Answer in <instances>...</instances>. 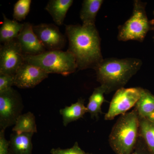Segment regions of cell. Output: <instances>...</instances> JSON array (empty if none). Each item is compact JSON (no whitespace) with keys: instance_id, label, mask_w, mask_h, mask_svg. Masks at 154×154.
Returning a JSON list of instances; mask_svg holds the SVG:
<instances>
[{"instance_id":"obj_3","label":"cell","mask_w":154,"mask_h":154,"mask_svg":"<svg viewBox=\"0 0 154 154\" xmlns=\"http://www.w3.org/2000/svg\"><path fill=\"white\" fill-rule=\"evenodd\" d=\"M140 118L136 109L122 115L110 133L109 142L116 154H131L137 143Z\"/></svg>"},{"instance_id":"obj_7","label":"cell","mask_w":154,"mask_h":154,"mask_svg":"<svg viewBox=\"0 0 154 154\" xmlns=\"http://www.w3.org/2000/svg\"><path fill=\"white\" fill-rule=\"evenodd\" d=\"M140 95V88H122L116 91L105 114V120H112L117 116L125 114L136 105Z\"/></svg>"},{"instance_id":"obj_15","label":"cell","mask_w":154,"mask_h":154,"mask_svg":"<svg viewBox=\"0 0 154 154\" xmlns=\"http://www.w3.org/2000/svg\"><path fill=\"white\" fill-rule=\"evenodd\" d=\"M4 21L0 28V42L2 44L16 39L22 30L24 23L8 19L3 14Z\"/></svg>"},{"instance_id":"obj_27","label":"cell","mask_w":154,"mask_h":154,"mask_svg":"<svg viewBox=\"0 0 154 154\" xmlns=\"http://www.w3.org/2000/svg\"></svg>"},{"instance_id":"obj_6","label":"cell","mask_w":154,"mask_h":154,"mask_svg":"<svg viewBox=\"0 0 154 154\" xmlns=\"http://www.w3.org/2000/svg\"><path fill=\"white\" fill-rule=\"evenodd\" d=\"M23 109L22 96L14 88L0 93V130L14 125Z\"/></svg>"},{"instance_id":"obj_20","label":"cell","mask_w":154,"mask_h":154,"mask_svg":"<svg viewBox=\"0 0 154 154\" xmlns=\"http://www.w3.org/2000/svg\"><path fill=\"white\" fill-rule=\"evenodd\" d=\"M139 130L150 153L154 154V122L146 118H140Z\"/></svg>"},{"instance_id":"obj_1","label":"cell","mask_w":154,"mask_h":154,"mask_svg":"<svg viewBox=\"0 0 154 154\" xmlns=\"http://www.w3.org/2000/svg\"><path fill=\"white\" fill-rule=\"evenodd\" d=\"M67 50L75 58L78 69H95L103 60L101 38L95 25H66Z\"/></svg>"},{"instance_id":"obj_12","label":"cell","mask_w":154,"mask_h":154,"mask_svg":"<svg viewBox=\"0 0 154 154\" xmlns=\"http://www.w3.org/2000/svg\"><path fill=\"white\" fill-rule=\"evenodd\" d=\"M33 133L13 132L9 141L10 154H32Z\"/></svg>"},{"instance_id":"obj_5","label":"cell","mask_w":154,"mask_h":154,"mask_svg":"<svg viewBox=\"0 0 154 154\" xmlns=\"http://www.w3.org/2000/svg\"><path fill=\"white\" fill-rule=\"evenodd\" d=\"M146 3L134 1L132 16L119 29L118 39L143 41L150 29V25L145 11Z\"/></svg>"},{"instance_id":"obj_11","label":"cell","mask_w":154,"mask_h":154,"mask_svg":"<svg viewBox=\"0 0 154 154\" xmlns=\"http://www.w3.org/2000/svg\"><path fill=\"white\" fill-rule=\"evenodd\" d=\"M16 39L25 55H37L46 51L34 33L33 25L29 22L24 23V26Z\"/></svg>"},{"instance_id":"obj_2","label":"cell","mask_w":154,"mask_h":154,"mask_svg":"<svg viewBox=\"0 0 154 154\" xmlns=\"http://www.w3.org/2000/svg\"><path fill=\"white\" fill-rule=\"evenodd\" d=\"M142 62L133 58L103 59L96 69L97 81L104 86L106 94L123 88L140 69Z\"/></svg>"},{"instance_id":"obj_24","label":"cell","mask_w":154,"mask_h":154,"mask_svg":"<svg viewBox=\"0 0 154 154\" xmlns=\"http://www.w3.org/2000/svg\"><path fill=\"white\" fill-rule=\"evenodd\" d=\"M0 154H10L9 141L6 139L5 130H0Z\"/></svg>"},{"instance_id":"obj_9","label":"cell","mask_w":154,"mask_h":154,"mask_svg":"<svg viewBox=\"0 0 154 154\" xmlns=\"http://www.w3.org/2000/svg\"><path fill=\"white\" fill-rule=\"evenodd\" d=\"M33 30L46 51L61 50L65 46V36L53 24L42 23L34 25Z\"/></svg>"},{"instance_id":"obj_17","label":"cell","mask_w":154,"mask_h":154,"mask_svg":"<svg viewBox=\"0 0 154 154\" xmlns=\"http://www.w3.org/2000/svg\"><path fill=\"white\" fill-rule=\"evenodd\" d=\"M139 118H146L154 112V96L147 90L140 88V95L135 105Z\"/></svg>"},{"instance_id":"obj_4","label":"cell","mask_w":154,"mask_h":154,"mask_svg":"<svg viewBox=\"0 0 154 154\" xmlns=\"http://www.w3.org/2000/svg\"><path fill=\"white\" fill-rule=\"evenodd\" d=\"M24 58L25 61L38 67L48 74L67 76L78 69L74 56L68 50L46 51L38 55H25Z\"/></svg>"},{"instance_id":"obj_8","label":"cell","mask_w":154,"mask_h":154,"mask_svg":"<svg viewBox=\"0 0 154 154\" xmlns=\"http://www.w3.org/2000/svg\"><path fill=\"white\" fill-rule=\"evenodd\" d=\"M19 43L15 39L2 44L0 47V74L15 75L25 62Z\"/></svg>"},{"instance_id":"obj_19","label":"cell","mask_w":154,"mask_h":154,"mask_svg":"<svg viewBox=\"0 0 154 154\" xmlns=\"http://www.w3.org/2000/svg\"><path fill=\"white\" fill-rule=\"evenodd\" d=\"M12 131L19 134L37 132L36 118L33 113L28 112L21 114L17 119Z\"/></svg>"},{"instance_id":"obj_26","label":"cell","mask_w":154,"mask_h":154,"mask_svg":"<svg viewBox=\"0 0 154 154\" xmlns=\"http://www.w3.org/2000/svg\"><path fill=\"white\" fill-rule=\"evenodd\" d=\"M146 118L147 119L150 121L152 122H154V112L152 113L151 114L148 116Z\"/></svg>"},{"instance_id":"obj_14","label":"cell","mask_w":154,"mask_h":154,"mask_svg":"<svg viewBox=\"0 0 154 154\" xmlns=\"http://www.w3.org/2000/svg\"><path fill=\"white\" fill-rule=\"evenodd\" d=\"M88 112L87 107L85 105V100L80 98L75 103L70 106H66L60 110V113L62 116L64 126H66L71 122L77 121L82 118Z\"/></svg>"},{"instance_id":"obj_23","label":"cell","mask_w":154,"mask_h":154,"mask_svg":"<svg viewBox=\"0 0 154 154\" xmlns=\"http://www.w3.org/2000/svg\"><path fill=\"white\" fill-rule=\"evenodd\" d=\"M14 86V75L0 74V93L10 90Z\"/></svg>"},{"instance_id":"obj_13","label":"cell","mask_w":154,"mask_h":154,"mask_svg":"<svg viewBox=\"0 0 154 154\" xmlns=\"http://www.w3.org/2000/svg\"><path fill=\"white\" fill-rule=\"evenodd\" d=\"M73 3L72 0H50L48 2L45 10L52 17L55 24L61 26Z\"/></svg>"},{"instance_id":"obj_22","label":"cell","mask_w":154,"mask_h":154,"mask_svg":"<svg viewBox=\"0 0 154 154\" xmlns=\"http://www.w3.org/2000/svg\"><path fill=\"white\" fill-rule=\"evenodd\" d=\"M50 153L51 154H90L83 150L80 147L78 142L75 143L74 145L70 148H53L51 150Z\"/></svg>"},{"instance_id":"obj_10","label":"cell","mask_w":154,"mask_h":154,"mask_svg":"<svg viewBox=\"0 0 154 154\" xmlns=\"http://www.w3.org/2000/svg\"><path fill=\"white\" fill-rule=\"evenodd\" d=\"M48 76L43 70L25 61L14 75V86L21 89L33 88Z\"/></svg>"},{"instance_id":"obj_16","label":"cell","mask_w":154,"mask_h":154,"mask_svg":"<svg viewBox=\"0 0 154 154\" xmlns=\"http://www.w3.org/2000/svg\"><path fill=\"white\" fill-rule=\"evenodd\" d=\"M103 3L102 0L83 1L80 15L82 25H95L96 16Z\"/></svg>"},{"instance_id":"obj_25","label":"cell","mask_w":154,"mask_h":154,"mask_svg":"<svg viewBox=\"0 0 154 154\" xmlns=\"http://www.w3.org/2000/svg\"><path fill=\"white\" fill-rule=\"evenodd\" d=\"M137 146L135 148L134 151L131 154H151L147 148L146 146L138 143Z\"/></svg>"},{"instance_id":"obj_18","label":"cell","mask_w":154,"mask_h":154,"mask_svg":"<svg viewBox=\"0 0 154 154\" xmlns=\"http://www.w3.org/2000/svg\"><path fill=\"white\" fill-rule=\"evenodd\" d=\"M105 88L104 86L100 85L94 89V92L89 98L87 108L92 118H98L99 114L102 113V106L105 101Z\"/></svg>"},{"instance_id":"obj_21","label":"cell","mask_w":154,"mask_h":154,"mask_svg":"<svg viewBox=\"0 0 154 154\" xmlns=\"http://www.w3.org/2000/svg\"><path fill=\"white\" fill-rule=\"evenodd\" d=\"M31 0H19L14 6L13 17L14 20L21 22L25 20L30 11Z\"/></svg>"}]
</instances>
